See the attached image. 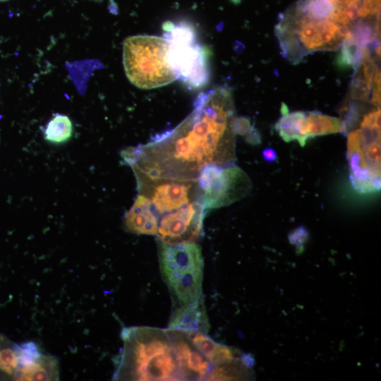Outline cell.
<instances>
[{
    "mask_svg": "<svg viewBox=\"0 0 381 381\" xmlns=\"http://www.w3.org/2000/svg\"><path fill=\"white\" fill-rule=\"evenodd\" d=\"M169 328L187 334H207L210 325L203 299L200 298L188 305L179 306L170 318Z\"/></svg>",
    "mask_w": 381,
    "mask_h": 381,
    "instance_id": "14",
    "label": "cell"
},
{
    "mask_svg": "<svg viewBox=\"0 0 381 381\" xmlns=\"http://www.w3.org/2000/svg\"><path fill=\"white\" fill-rule=\"evenodd\" d=\"M262 156L264 159L268 162H273L277 158V154L275 151L271 148H268L263 150Z\"/></svg>",
    "mask_w": 381,
    "mask_h": 381,
    "instance_id": "22",
    "label": "cell"
},
{
    "mask_svg": "<svg viewBox=\"0 0 381 381\" xmlns=\"http://www.w3.org/2000/svg\"><path fill=\"white\" fill-rule=\"evenodd\" d=\"M231 1L233 3H234V4H236L240 3L241 0H231Z\"/></svg>",
    "mask_w": 381,
    "mask_h": 381,
    "instance_id": "23",
    "label": "cell"
},
{
    "mask_svg": "<svg viewBox=\"0 0 381 381\" xmlns=\"http://www.w3.org/2000/svg\"><path fill=\"white\" fill-rule=\"evenodd\" d=\"M116 356V380H183L169 329L125 327Z\"/></svg>",
    "mask_w": 381,
    "mask_h": 381,
    "instance_id": "2",
    "label": "cell"
},
{
    "mask_svg": "<svg viewBox=\"0 0 381 381\" xmlns=\"http://www.w3.org/2000/svg\"><path fill=\"white\" fill-rule=\"evenodd\" d=\"M165 37L135 35L123 43V64L128 80L140 89L164 86L177 78L167 57Z\"/></svg>",
    "mask_w": 381,
    "mask_h": 381,
    "instance_id": "5",
    "label": "cell"
},
{
    "mask_svg": "<svg viewBox=\"0 0 381 381\" xmlns=\"http://www.w3.org/2000/svg\"><path fill=\"white\" fill-rule=\"evenodd\" d=\"M93 1H97V0H93Z\"/></svg>",
    "mask_w": 381,
    "mask_h": 381,
    "instance_id": "25",
    "label": "cell"
},
{
    "mask_svg": "<svg viewBox=\"0 0 381 381\" xmlns=\"http://www.w3.org/2000/svg\"><path fill=\"white\" fill-rule=\"evenodd\" d=\"M123 226L129 233L157 235L158 218L146 196L138 193L133 205L123 217Z\"/></svg>",
    "mask_w": 381,
    "mask_h": 381,
    "instance_id": "15",
    "label": "cell"
},
{
    "mask_svg": "<svg viewBox=\"0 0 381 381\" xmlns=\"http://www.w3.org/2000/svg\"><path fill=\"white\" fill-rule=\"evenodd\" d=\"M279 130L286 142L297 140L303 147L310 138L343 132L344 128L336 117L318 111H294L281 117Z\"/></svg>",
    "mask_w": 381,
    "mask_h": 381,
    "instance_id": "11",
    "label": "cell"
},
{
    "mask_svg": "<svg viewBox=\"0 0 381 381\" xmlns=\"http://www.w3.org/2000/svg\"><path fill=\"white\" fill-rule=\"evenodd\" d=\"M193 345L206 358L211 365L238 359L242 355L231 347L214 341L206 334H188Z\"/></svg>",
    "mask_w": 381,
    "mask_h": 381,
    "instance_id": "16",
    "label": "cell"
},
{
    "mask_svg": "<svg viewBox=\"0 0 381 381\" xmlns=\"http://www.w3.org/2000/svg\"><path fill=\"white\" fill-rule=\"evenodd\" d=\"M73 125L69 117L56 114L47 123L44 130V139L52 143L61 144L68 141L72 136Z\"/></svg>",
    "mask_w": 381,
    "mask_h": 381,
    "instance_id": "18",
    "label": "cell"
},
{
    "mask_svg": "<svg viewBox=\"0 0 381 381\" xmlns=\"http://www.w3.org/2000/svg\"><path fill=\"white\" fill-rule=\"evenodd\" d=\"M42 354L32 341L18 344L0 334V380L28 381Z\"/></svg>",
    "mask_w": 381,
    "mask_h": 381,
    "instance_id": "12",
    "label": "cell"
},
{
    "mask_svg": "<svg viewBox=\"0 0 381 381\" xmlns=\"http://www.w3.org/2000/svg\"><path fill=\"white\" fill-rule=\"evenodd\" d=\"M363 48L353 39L349 37L341 45V50L336 59L337 65L341 68H357L362 60Z\"/></svg>",
    "mask_w": 381,
    "mask_h": 381,
    "instance_id": "19",
    "label": "cell"
},
{
    "mask_svg": "<svg viewBox=\"0 0 381 381\" xmlns=\"http://www.w3.org/2000/svg\"><path fill=\"white\" fill-rule=\"evenodd\" d=\"M347 157L350 181L358 192L380 189V128L361 127L349 132Z\"/></svg>",
    "mask_w": 381,
    "mask_h": 381,
    "instance_id": "7",
    "label": "cell"
},
{
    "mask_svg": "<svg viewBox=\"0 0 381 381\" xmlns=\"http://www.w3.org/2000/svg\"><path fill=\"white\" fill-rule=\"evenodd\" d=\"M289 241L298 248L302 247L308 238V232L303 226L295 229L289 234Z\"/></svg>",
    "mask_w": 381,
    "mask_h": 381,
    "instance_id": "20",
    "label": "cell"
},
{
    "mask_svg": "<svg viewBox=\"0 0 381 381\" xmlns=\"http://www.w3.org/2000/svg\"><path fill=\"white\" fill-rule=\"evenodd\" d=\"M198 183L206 211L237 202L247 196L252 189L248 175L234 164L205 167L198 177Z\"/></svg>",
    "mask_w": 381,
    "mask_h": 381,
    "instance_id": "8",
    "label": "cell"
},
{
    "mask_svg": "<svg viewBox=\"0 0 381 381\" xmlns=\"http://www.w3.org/2000/svg\"><path fill=\"white\" fill-rule=\"evenodd\" d=\"M169 329L183 380H201L206 378L211 365L193 345L187 333Z\"/></svg>",
    "mask_w": 381,
    "mask_h": 381,
    "instance_id": "13",
    "label": "cell"
},
{
    "mask_svg": "<svg viewBox=\"0 0 381 381\" xmlns=\"http://www.w3.org/2000/svg\"><path fill=\"white\" fill-rule=\"evenodd\" d=\"M235 107L231 90L217 87L195 99L192 112L174 129L145 145L121 151L134 172L149 176L195 180L207 165L236 160Z\"/></svg>",
    "mask_w": 381,
    "mask_h": 381,
    "instance_id": "1",
    "label": "cell"
},
{
    "mask_svg": "<svg viewBox=\"0 0 381 381\" xmlns=\"http://www.w3.org/2000/svg\"><path fill=\"white\" fill-rule=\"evenodd\" d=\"M138 193L146 196L159 219L196 200L202 201V193L195 180H176L152 177L134 172Z\"/></svg>",
    "mask_w": 381,
    "mask_h": 381,
    "instance_id": "9",
    "label": "cell"
},
{
    "mask_svg": "<svg viewBox=\"0 0 381 381\" xmlns=\"http://www.w3.org/2000/svg\"><path fill=\"white\" fill-rule=\"evenodd\" d=\"M206 210L201 200L192 202L158 219V241L167 244L196 242L202 236Z\"/></svg>",
    "mask_w": 381,
    "mask_h": 381,
    "instance_id": "10",
    "label": "cell"
},
{
    "mask_svg": "<svg viewBox=\"0 0 381 381\" xmlns=\"http://www.w3.org/2000/svg\"><path fill=\"white\" fill-rule=\"evenodd\" d=\"M157 254L162 279L179 306L202 298L204 260L198 243L167 244L157 240Z\"/></svg>",
    "mask_w": 381,
    "mask_h": 381,
    "instance_id": "4",
    "label": "cell"
},
{
    "mask_svg": "<svg viewBox=\"0 0 381 381\" xmlns=\"http://www.w3.org/2000/svg\"><path fill=\"white\" fill-rule=\"evenodd\" d=\"M243 356L244 353L238 359L213 365L205 380H229L248 377L252 367L246 362Z\"/></svg>",
    "mask_w": 381,
    "mask_h": 381,
    "instance_id": "17",
    "label": "cell"
},
{
    "mask_svg": "<svg viewBox=\"0 0 381 381\" xmlns=\"http://www.w3.org/2000/svg\"><path fill=\"white\" fill-rule=\"evenodd\" d=\"M276 32L284 56L294 63L311 52L337 50L351 36L348 26L308 18L291 7L282 15Z\"/></svg>",
    "mask_w": 381,
    "mask_h": 381,
    "instance_id": "3",
    "label": "cell"
},
{
    "mask_svg": "<svg viewBox=\"0 0 381 381\" xmlns=\"http://www.w3.org/2000/svg\"><path fill=\"white\" fill-rule=\"evenodd\" d=\"M234 127L235 133L240 135L248 133L251 130L249 120L243 117H236L234 123Z\"/></svg>",
    "mask_w": 381,
    "mask_h": 381,
    "instance_id": "21",
    "label": "cell"
},
{
    "mask_svg": "<svg viewBox=\"0 0 381 381\" xmlns=\"http://www.w3.org/2000/svg\"><path fill=\"white\" fill-rule=\"evenodd\" d=\"M168 42V61L176 78L191 87H200L209 78L207 59L203 49L197 43L195 33L187 24L164 25Z\"/></svg>",
    "mask_w": 381,
    "mask_h": 381,
    "instance_id": "6",
    "label": "cell"
},
{
    "mask_svg": "<svg viewBox=\"0 0 381 381\" xmlns=\"http://www.w3.org/2000/svg\"><path fill=\"white\" fill-rule=\"evenodd\" d=\"M7 1V0H0V1Z\"/></svg>",
    "mask_w": 381,
    "mask_h": 381,
    "instance_id": "24",
    "label": "cell"
}]
</instances>
